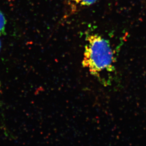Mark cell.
<instances>
[{
    "label": "cell",
    "mask_w": 146,
    "mask_h": 146,
    "mask_svg": "<svg viewBox=\"0 0 146 146\" xmlns=\"http://www.w3.org/2000/svg\"><path fill=\"white\" fill-rule=\"evenodd\" d=\"M1 40H0V52H1ZM0 89H1V83H0Z\"/></svg>",
    "instance_id": "4"
},
{
    "label": "cell",
    "mask_w": 146,
    "mask_h": 146,
    "mask_svg": "<svg viewBox=\"0 0 146 146\" xmlns=\"http://www.w3.org/2000/svg\"><path fill=\"white\" fill-rule=\"evenodd\" d=\"M73 4L79 7L90 6L95 4L98 0H70Z\"/></svg>",
    "instance_id": "2"
},
{
    "label": "cell",
    "mask_w": 146,
    "mask_h": 146,
    "mask_svg": "<svg viewBox=\"0 0 146 146\" xmlns=\"http://www.w3.org/2000/svg\"><path fill=\"white\" fill-rule=\"evenodd\" d=\"M82 66L94 76L113 71L114 54L107 40L99 35H90L86 39Z\"/></svg>",
    "instance_id": "1"
},
{
    "label": "cell",
    "mask_w": 146,
    "mask_h": 146,
    "mask_svg": "<svg viewBox=\"0 0 146 146\" xmlns=\"http://www.w3.org/2000/svg\"><path fill=\"white\" fill-rule=\"evenodd\" d=\"M6 19L4 14L0 9V36L5 34Z\"/></svg>",
    "instance_id": "3"
}]
</instances>
